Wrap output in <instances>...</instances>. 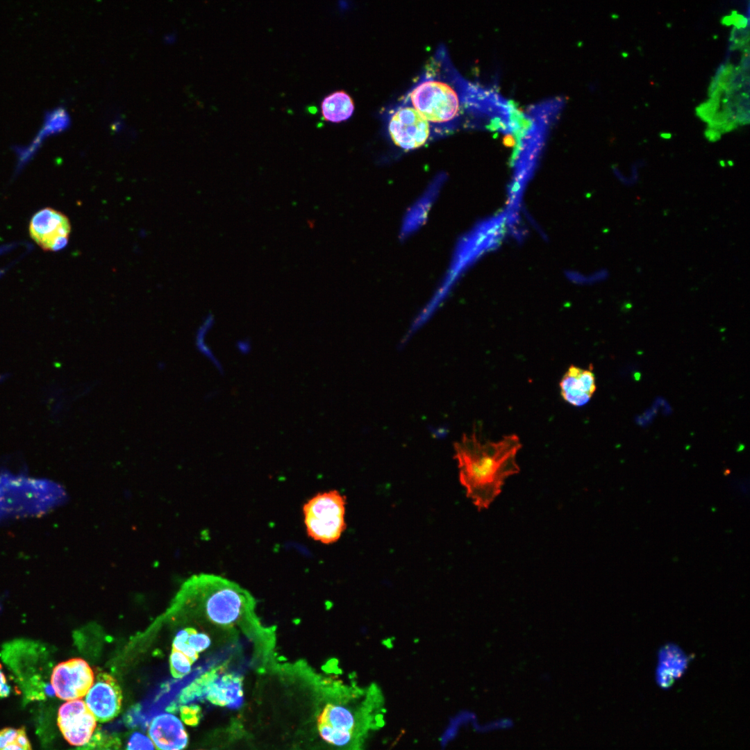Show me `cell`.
Segmentation results:
<instances>
[{"label": "cell", "instance_id": "cell-1", "mask_svg": "<svg viewBox=\"0 0 750 750\" xmlns=\"http://www.w3.org/2000/svg\"><path fill=\"white\" fill-rule=\"evenodd\" d=\"M174 606V611H190L219 628H240L262 657L273 651L274 633L262 625L253 597L234 582L212 574L195 575L183 585Z\"/></svg>", "mask_w": 750, "mask_h": 750}, {"label": "cell", "instance_id": "cell-2", "mask_svg": "<svg viewBox=\"0 0 750 750\" xmlns=\"http://www.w3.org/2000/svg\"><path fill=\"white\" fill-rule=\"evenodd\" d=\"M522 448L517 435L482 442L476 433L463 435L454 444L459 479L478 511L488 509L501 492L506 479L519 472L516 456Z\"/></svg>", "mask_w": 750, "mask_h": 750}, {"label": "cell", "instance_id": "cell-3", "mask_svg": "<svg viewBox=\"0 0 750 750\" xmlns=\"http://www.w3.org/2000/svg\"><path fill=\"white\" fill-rule=\"evenodd\" d=\"M65 499L61 486L52 481L8 471L0 472V524L44 515Z\"/></svg>", "mask_w": 750, "mask_h": 750}, {"label": "cell", "instance_id": "cell-4", "mask_svg": "<svg viewBox=\"0 0 750 750\" xmlns=\"http://www.w3.org/2000/svg\"><path fill=\"white\" fill-rule=\"evenodd\" d=\"M461 88L441 78H425L408 95L411 106L429 123L431 128H456L465 108L472 112L474 85Z\"/></svg>", "mask_w": 750, "mask_h": 750}, {"label": "cell", "instance_id": "cell-5", "mask_svg": "<svg viewBox=\"0 0 750 750\" xmlns=\"http://www.w3.org/2000/svg\"><path fill=\"white\" fill-rule=\"evenodd\" d=\"M345 499L336 490L316 494L303 506L308 535L324 544L337 541L345 529Z\"/></svg>", "mask_w": 750, "mask_h": 750}, {"label": "cell", "instance_id": "cell-6", "mask_svg": "<svg viewBox=\"0 0 750 750\" xmlns=\"http://www.w3.org/2000/svg\"><path fill=\"white\" fill-rule=\"evenodd\" d=\"M205 696L212 704L235 708L243 700L242 678L233 674L219 676L216 671L208 672L185 689V702Z\"/></svg>", "mask_w": 750, "mask_h": 750}, {"label": "cell", "instance_id": "cell-7", "mask_svg": "<svg viewBox=\"0 0 750 750\" xmlns=\"http://www.w3.org/2000/svg\"><path fill=\"white\" fill-rule=\"evenodd\" d=\"M94 681L89 664L80 658L60 662L53 669L51 685L60 699L72 701L85 696Z\"/></svg>", "mask_w": 750, "mask_h": 750}, {"label": "cell", "instance_id": "cell-8", "mask_svg": "<svg viewBox=\"0 0 750 750\" xmlns=\"http://www.w3.org/2000/svg\"><path fill=\"white\" fill-rule=\"evenodd\" d=\"M429 123L409 105L398 107L388 121V132L393 142L405 150L424 145L430 137Z\"/></svg>", "mask_w": 750, "mask_h": 750}, {"label": "cell", "instance_id": "cell-9", "mask_svg": "<svg viewBox=\"0 0 750 750\" xmlns=\"http://www.w3.org/2000/svg\"><path fill=\"white\" fill-rule=\"evenodd\" d=\"M29 234L43 250L56 251L65 247L71 233L68 217L51 208L35 212L30 220Z\"/></svg>", "mask_w": 750, "mask_h": 750}, {"label": "cell", "instance_id": "cell-10", "mask_svg": "<svg viewBox=\"0 0 750 750\" xmlns=\"http://www.w3.org/2000/svg\"><path fill=\"white\" fill-rule=\"evenodd\" d=\"M122 694L116 679L104 672H97L85 697V703L96 720L106 722L120 712Z\"/></svg>", "mask_w": 750, "mask_h": 750}, {"label": "cell", "instance_id": "cell-11", "mask_svg": "<svg viewBox=\"0 0 750 750\" xmlns=\"http://www.w3.org/2000/svg\"><path fill=\"white\" fill-rule=\"evenodd\" d=\"M58 726L65 739L72 745L82 746L90 740L97 720L80 699L62 704L58 713Z\"/></svg>", "mask_w": 750, "mask_h": 750}, {"label": "cell", "instance_id": "cell-12", "mask_svg": "<svg viewBox=\"0 0 750 750\" xmlns=\"http://www.w3.org/2000/svg\"><path fill=\"white\" fill-rule=\"evenodd\" d=\"M148 735L157 750H183L188 742L182 722L171 713L156 716L149 724Z\"/></svg>", "mask_w": 750, "mask_h": 750}, {"label": "cell", "instance_id": "cell-13", "mask_svg": "<svg viewBox=\"0 0 750 750\" xmlns=\"http://www.w3.org/2000/svg\"><path fill=\"white\" fill-rule=\"evenodd\" d=\"M559 385L562 399L574 406L586 404L596 390L593 372L574 365L563 375Z\"/></svg>", "mask_w": 750, "mask_h": 750}, {"label": "cell", "instance_id": "cell-14", "mask_svg": "<svg viewBox=\"0 0 750 750\" xmlns=\"http://www.w3.org/2000/svg\"><path fill=\"white\" fill-rule=\"evenodd\" d=\"M321 110L325 121L339 123L349 119L354 111V103L349 94L343 90L335 91L326 96L322 101Z\"/></svg>", "mask_w": 750, "mask_h": 750}, {"label": "cell", "instance_id": "cell-15", "mask_svg": "<svg viewBox=\"0 0 750 750\" xmlns=\"http://www.w3.org/2000/svg\"><path fill=\"white\" fill-rule=\"evenodd\" d=\"M210 643V638L206 633L187 627L178 632L173 640L172 649L181 651L194 662L199 653L207 649Z\"/></svg>", "mask_w": 750, "mask_h": 750}, {"label": "cell", "instance_id": "cell-16", "mask_svg": "<svg viewBox=\"0 0 750 750\" xmlns=\"http://www.w3.org/2000/svg\"><path fill=\"white\" fill-rule=\"evenodd\" d=\"M0 750H32L25 728L7 727L1 729Z\"/></svg>", "mask_w": 750, "mask_h": 750}, {"label": "cell", "instance_id": "cell-17", "mask_svg": "<svg viewBox=\"0 0 750 750\" xmlns=\"http://www.w3.org/2000/svg\"><path fill=\"white\" fill-rule=\"evenodd\" d=\"M193 663L183 653L172 649L169 656V669L174 678H181L187 675L190 672Z\"/></svg>", "mask_w": 750, "mask_h": 750}, {"label": "cell", "instance_id": "cell-18", "mask_svg": "<svg viewBox=\"0 0 750 750\" xmlns=\"http://www.w3.org/2000/svg\"><path fill=\"white\" fill-rule=\"evenodd\" d=\"M127 750H155V747L149 737L140 732H134L129 737Z\"/></svg>", "mask_w": 750, "mask_h": 750}, {"label": "cell", "instance_id": "cell-19", "mask_svg": "<svg viewBox=\"0 0 750 750\" xmlns=\"http://www.w3.org/2000/svg\"><path fill=\"white\" fill-rule=\"evenodd\" d=\"M181 712L183 720L188 724L196 725L200 719V708L197 706L182 707Z\"/></svg>", "mask_w": 750, "mask_h": 750}, {"label": "cell", "instance_id": "cell-20", "mask_svg": "<svg viewBox=\"0 0 750 750\" xmlns=\"http://www.w3.org/2000/svg\"><path fill=\"white\" fill-rule=\"evenodd\" d=\"M10 692V688L7 683L6 678L0 665V697H6Z\"/></svg>", "mask_w": 750, "mask_h": 750}]
</instances>
